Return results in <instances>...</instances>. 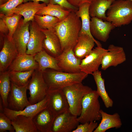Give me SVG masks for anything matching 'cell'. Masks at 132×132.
Masks as SVG:
<instances>
[{"mask_svg": "<svg viewBox=\"0 0 132 132\" xmlns=\"http://www.w3.org/2000/svg\"><path fill=\"white\" fill-rule=\"evenodd\" d=\"M81 27L80 18L73 11H71L55 26L54 29L59 39L63 51L73 49L77 43Z\"/></svg>", "mask_w": 132, "mask_h": 132, "instance_id": "cell-1", "label": "cell"}, {"mask_svg": "<svg viewBox=\"0 0 132 132\" xmlns=\"http://www.w3.org/2000/svg\"><path fill=\"white\" fill-rule=\"evenodd\" d=\"M43 75L47 91L62 90L70 85L82 83L88 75L82 71L69 73L51 69H46L43 72Z\"/></svg>", "mask_w": 132, "mask_h": 132, "instance_id": "cell-2", "label": "cell"}, {"mask_svg": "<svg viewBox=\"0 0 132 132\" xmlns=\"http://www.w3.org/2000/svg\"><path fill=\"white\" fill-rule=\"evenodd\" d=\"M107 21L116 27L128 25L132 21V1L130 0H115L108 9Z\"/></svg>", "mask_w": 132, "mask_h": 132, "instance_id": "cell-3", "label": "cell"}, {"mask_svg": "<svg viewBox=\"0 0 132 132\" xmlns=\"http://www.w3.org/2000/svg\"><path fill=\"white\" fill-rule=\"evenodd\" d=\"M99 97L96 91L93 90L84 96L81 103V113L77 118L79 123L83 124L101 119Z\"/></svg>", "mask_w": 132, "mask_h": 132, "instance_id": "cell-4", "label": "cell"}, {"mask_svg": "<svg viewBox=\"0 0 132 132\" xmlns=\"http://www.w3.org/2000/svg\"><path fill=\"white\" fill-rule=\"evenodd\" d=\"M62 90L68 104L69 111L73 115L79 116L81 113L83 97L93 90L90 87L84 85L82 83L70 85Z\"/></svg>", "mask_w": 132, "mask_h": 132, "instance_id": "cell-5", "label": "cell"}, {"mask_svg": "<svg viewBox=\"0 0 132 132\" xmlns=\"http://www.w3.org/2000/svg\"><path fill=\"white\" fill-rule=\"evenodd\" d=\"M27 89L29 91L28 100L31 104L40 101L46 97L47 87L42 72L38 69L34 70L29 80Z\"/></svg>", "mask_w": 132, "mask_h": 132, "instance_id": "cell-6", "label": "cell"}, {"mask_svg": "<svg viewBox=\"0 0 132 132\" xmlns=\"http://www.w3.org/2000/svg\"><path fill=\"white\" fill-rule=\"evenodd\" d=\"M28 85L19 86L11 82V89L8 98L7 108L13 110H21L31 105L27 96Z\"/></svg>", "mask_w": 132, "mask_h": 132, "instance_id": "cell-7", "label": "cell"}, {"mask_svg": "<svg viewBox=\"0 0 132 132\" xmlns=\"http://www.w3.org/2000/svg\"><path fill=\"white\" fill-rule=\"evenodd\" d=\"M108 51L102 46H97L90 53L81 60L80 67L81 71L88 75L92 74L99 70L104 54Z\"/></svg>", "mask_w": 132, "mask_h": 132, "instance_id": "cell-8", "label": "cell"}, {"mask_svg": "<svg viewBox=\"0 0 132 132\" xmlns=\"http://www.w3.org/2000/svg\"><path fill=\"white\" fill-rule=\"evenodd\" d=\"M77 116L69 110L56 116L51 129V132H72L79 124Z\"/></svg>", "mask_w": 132, "mask_h": 132, "instance_id": "cell-9", "label": "cell"}, {"mask_svg": "<svg viewBox=\"0 0 132 132\" xmlns=\"http://www.w3.org/2000/svg\"><path fill=\"white\" fill-rule=\"evenodd\" d=\"M30 22H25L23 19L20 20L18 27L12 36V41L19 55L26 54L30 37L29 26Z\"/></svg>", "mask_w": 132, "mask_h": 132, "instance_id": "cell-10", "label": "cell"}, {"mask_svg": "<svg viewBox=\"0 0 132 132\" xmlns=\"http://www.w3.org/2000/svg\"><path fill=\"white\" fill-rule=\"evenodd\" d=\"M29 29L30 37L26 54L34 55L43 50V43L45 36L34 20L30 22Z\"/></svg>", "mask_w": 132, "mask_h": 132, "instance_id": "cell-11", "label": "cell"}, {"mask_svg": "<svg viewBox=\"0 0 132 132\" xmlns=\"http://www.w3.org/2000/svg\"><path fill=\"white\" fill-rule=\"evenodd\" d=\"M108 51L104 55L101 64V69L105 70L109 67H114L121 64L126 60V55L123 47L110 44Z\"/></svg>", "mask_w": 132, "mask_h": 132, "instance_id": "cell-12", "label": "cell"}, {"mask_svg": "<svg viewBox=\"0 0 132 132\" xmlns=\"http://www.w3.org/2000/svg\"><path fill=\"white\" fill-rule=\"evenodd\" d=\"M48 102L47 108L56 116L69 110V106L62 90L47 91Z\"/></svg>", "mask_w": 132, "mask_h": 132, "instance_id": "cell-13", "label": "cell"}, {"mask_svg": "<svg viewBox=\"0 0 132 132\" xmlns=\"http://www.w3.org/2000/svg\"><path fill=\"white\" fill-rule=\"evenodd\" d=\"M56 58L58 65L62 71L69 73H77L81 72L80 68L81 60L77 58L74 53L73 49L63 51Z\"/></svg>", "mask_w": 132, "mask_h": 132, "instance_id": "cell-14", "label": "cell"}, {"mask_svg": "<svg viewBox=\"0 0 132 132\" xmlns=\"http://www.w3.org/2000/svg\"><path fill=\"white\" fill-rule=\"evenodd\" d=\"M116 27L111 22L103 21L95 17H91L90 31L92 35L98 40L106 42L109 37L111 31Z\"/></svg>", "mask_w": 132, "mask_h": 132, "instance_id": "cell-15", "label": "cell"}, {"mask_svg": "<svg viewBox=\"0 0 132 132\" xmlns=\"http://www.w3.org/2000/svg\"><path fill=\"white\" fill-rule=\"evenodd\" d=\"M41 29L45 36L43 43V50L51 56L57 57L62 53L63 50L59 39L54 28Z\"/></svg>", "mask_w": 132, "mask_h": 132, "instance_id": "cell-16", "label": "cell"}, {"mask_svg": "<svg viewBox=\"0 0 132 132\" xmlns=\"http://www.w3.org/2000/svg\"><path fill=\"white\" fill-rule=\"evenodd\" d=\"M19 55L12 40L7 36L4 37L3 45L0 52V72L7 71L13 61Z\"/></svg>", "mask_w": 132, "mask_h": 132, "instance_id": "cell-17", "label": "cell"}, {"mask_svg": "<svg viewBox=\"0 0 132 132\" xmlns=\"http://www.w3.org/2000/svg\"><path fill=\"white\" fill-rule=\"evenodd\" d=\"M48 102V99L47 95L42 101L36 104L29 105L22 110L16 111L5 107L3 112L11 120L20 115L33 118L38 113L47 107Z\"/></svg>", "mask_w": 132, "mask_h": 132, "instance_id": "cell-18", "label": "cell"}, {"mask_svg": "<svg viewBox=\"0 0 132 132\" xmlns=\"http://www.w3.org/2000/svg\"><path fill=\"white\" fill-rule=\"evenodd\" d=\"M95 43L97 46H102L99 41L89 35L85 34L79 35L77 43L73 49L75 55L81 60L84 58L91 52Z\"/></svg>", "mask_w": 132, "mask_h": 132, "instance_id": "cell-19", "label": "cell"}, {"mask_svg": "<svg viewBox=\"0 0 132 132\" xmlns=\"http://www.w3.org/2000/svg\"><path fill=\"white\" fill-rule=\"evenodd\" d=\"M38 68V65L34 55L25 54L18 55L7 70L8 72L24 71Z\"/></svg>", "mask_w": 132, "mask_h": 132, "instance_id": "cell-20", "label": "cell"}, {"mask_svg": "<svg viewBox=\"0 0 132 132\" xmlns=\"http://www.w3.org/2000/svg\"><path fill=\"white\" fill-rule=\"evenodd\" d=\"M47 5L44 3L32 1L22 3L11 13L10 16L14 14L20 15L23 17V21L26 22L33 21L36 13Z\"/></svg>", "mask_w": 132, "mask_h": 132, "instance_id": "cell-21", "label": "cell"}, {"mask_svg": "<svg viewBox=\"0 0 132 132\" xmlns=\"http://www.w3.org/2000/svg\"><path fill=\"white\" fill-rule=\"evenodd\" d=\"M56 117L47 108L38 113L33 118L39 132H51V129Z\"/></svg>", "mask_w": 132, "mask_h": 132, "instance_id": "cell-22", "label": "cell"}, {"mask_svg": "<svg viewBox=\"0 0 132 132\" xmlns=\"http://www.w3.org/2000/svg\"><path fill=\"white\" fill-rule=\"evenodd\" d=\"M100 112L101 120L100 123L93 132H105L111 128H120L122 122L119 114L115 113L113 114H109L101 109Z\"/></svg>", "mask_w": 132, "mask_h": 132, "instance_id": "cell-23", "label": "cell"}, {"mask_svg": "<svg viewBox=\"0 0 132 132\" xmlns=\"http://www.w3.org/2000/svg\"><path fill=\"white\" fill-rule=\"evenodd\" d=\"M34 58L38 65V69L43 72L47 69H51L62 71L58 66L57 59L42 50L34 55Z\"/></svg>", "mask_w": 132, "mask_h": 132, "instance_id": "cell-24", "label": "cell"}, {"mask_svg": "<svg viewBox=\"0 0 132 132\" xmlns=\"http://www.w3.org/2000/svg\"><path fill=\"white\" fill-rule=\"evenodd\" d=\"M112 2V0H93L90 3L89 8L90 17L107 21L106 12Z\"/></svg>", "mask_w": 132, "mask_h": 132, "instance_id": "cell-25", "label": "cell"}, {"mask_svg": "<svg viewBox=\"0 0 132 132\" xmlns=\"http://www.w3.org/2000/svg\"><path fill=\"white\" fill-rule=\"evenodd\" d=\"M11 122L16 132H39L32 118L20 115Z\"/></svg>", "mask_w": 132, "mask_h": 132, "instance_id": "cell-26", "label": "cell"}, {"mask_svg": "<svg viewBox=\"0 0 132 132\" xmlns=\"http://www.w3.org/2000/svg\"><path fill=\"white\" fill-rule=\"evenodd\" d=\"M92 75L96 85V91L102 100L105 107L107 108L112 107L113 102L106 91L104 84L105 80L102 77L101 72L98 70L93 73Z\"/></svg>", "mask_w": 132, "mask_h": 132, "instance_id": "cell-27", "label": "cell"}, {"mask_svg": "<svg viewBox=\"0 0 132 132\" xmlns=\"http://www.w3.org/2000/svg\"><path fill=\"white\" fill-rule=\"evenodd\" d=\"M90 3H84L79 8L76 12L77 15L81 19L82 27L79 35L87 34L95 39L91 34L90 31V16L89 8Z\"/></svg>", "mask_w": 132, "mask_h": 132, "instance_id": "cell-28", "label": "cell"}, {"mask_svg": "<svg viewBox=\"0 0 132 132\" xmlns=\"http://www.w3.org/2000/svg\"><path fill=\"white\" fill-rule=\"evenodd\" d=\"M71 11L58 5L49 4L42 8L36 14L41 16L51 15L56 17L61 21L66 17Z\"/></svg>", "mask_w": 132, "mask_h": 132, "instance_id": "cell-29", "label": "cell"}, {"mask_svg": "<svg viewBox=\"0 0 132 132\" xmlns=\"http://www.w3.org/2000/svg\"><path fill=\"white\" fill-rule=\"evenodd\" d=\"M0 94L3 106L7 108L8 99L11 90V82L8 71L0 72Z\"/></svg>", "mask_w": 132, "mask_h": 132, "instance_id": "cell-30", "label": "cell"}, {"mask_svg": "<svg viewBox=\"0 0 132 132\" xmlns=\"http://www.w3.org/2000/svg\"><path fill=\"white\" fill-rule=\"evenodd\" d=\"M35 70L24 71L8 72L11 82L19 86H23L28 84L29 79Z\"/></svg>", "mask_w": 132, "mask_h": 132, "instance_id": "cell-31", "label": "cell"}, {"mask_svg": "<svg viewBox=\"0 0 132 132\" xmlns=\"http://www.w3.org/2000/svg\"><path fill=\"white\" fill-rule=\"evenodd\" d=\"M34 20L42 29H52L60 20L57 18L46 15L41 16L36 14Z\"/></svg>", "mask_w": 132, "mask_h": 132, "instance_id": "cell-32", "label": "cell"}, {"mask_svg": "<svg viewBox=\"0 0 132 132\" xmlns=\"http://www.w3.org/2000/svg\"><path fill=\"white\" fill-rule=\"evenodd\" d=\"M22 16L21 15L16 14L11 16H7L0 13V18L3 20L8 28L9 32L7 37L10 40H12L13 34L18 27Z\"/></svg>", "mask_w": 132, "mask_h": 132, "instance_id": "cell-33", "label": "cell"}, {"mask_svg": "<svg viewBox=\"0 0 132 132\" xmlns=\"http://www.w3.org/2000/svg\"><path fill=\"white\" fill-rule=\"evenodd\" d=\"M24 0H9L5 4L0 5V13L10 16L11 12Z\"/></svg>", "mask_w": 132, "mask_h": 132, "instance_id": "cell-34", "label": "cell"}, {"mask_svg": "<svg viewBox=\"0 0 132 132\" xmlns=\"http://www.w3.org/2000/svg\"><path fill=\"white\" fill-rule=\"evenodd\" d=\"M7 131L14 132L15 130L12 126L11 120L3 112H0V132Z\"/></svg>", "mask_w": 132, "mask_h": 132, "instance_id": "cell-35", "label": "cell"}, {"mask_svg": "<svg viewBox=\"0 0 132 132\" xmlns=\"http://www.w3.org/2000/svg\"><path fill=\"white\" fill-rule=\"evenodd\" d=\"M97 122L95 121L87 122L79 124L72 132H92L98 125Z\"/></svg>", "mask_w": 132, "mask_h": 132, "instance_id": "cell-36", "label": "cell"}, {"mask_svg": "<svg viewBox=\"0 0 132 132\" xmlns=\"http://www.w3.org/2000/svg\"><path fill=\"white\" fill-rule=\"evenodd\" d=\"M49 4L58 5L71 11L76 12L78 9L71 5L67 0H50Z\"/></svg>", "mask_w": 132, "mask_h": 132, "instance_id": "cell-37", "label": "cell"}, {"mask_svg": "<svg viewBox=\"0 0 132 132\" xmlns=\"http://www.w3.org/2000/svg\"><path fill=\"white\" fill-rule=\"evenodd\" d=\"M0 37H4L7 36L9 32L8 28L3 20L0 19Z\"/></svg>", "mask_w": 132, "mask_h": 132, "instance_id": "cell-38", "label": "cell"}, {"mask_svg": "<svg viewBox=\"0 0 132 132\" xmlns=\"http://www.w3.org/2000/svg\"><path fill=\"white\" fill-rule=\"evenodd\" d=\"M93 0H67L72 5L78 8L83 4L86 3H90Z\"/></svg>", "mask_w": 132, "mask_h": 132, "instance_id": "cell-39", "label": "cell"}, {"mask_svg": "<svg viewBox=\"0 0 132 132\" xmlns=\"http://www.w3.org/2000/svg\"><path fill=\"white\" fill-rule=\"evenodd\" d=\"M32 1L37 2L41 1L46 4L47 5L49 4L50 0H24L23 3L28 1Z\"/></svg>", "mask_w": 132, "mask_h": 132, "instance_id": "cell-40", "label": "cell"}, {"mask_svg": "<svg viewBox=\"0 0 132 132\" xmlns=\"http://www.w3.org/2000/svg\"><path fill=\"white\" fill-rule=\"evenodd\" d=\"M9 0H0V5H3L6 3Z\"/></svg>", "mask_w": 132, "mask_h": 132, "instance_id": "cell-41", "label": "cell"}, {"mask_svg": "<svg viewBox=\"0 0 132 132\" xmlns=\"http://www.w3.org/2000/svg\"><path fill=\"white\" fill-rule=\"evenodd\" d=\"M115 0H112L113 2V1H115ZM130 0L131 1H132V0Z\"/></svg>", "mask_w": 132, "mask_h": 132, "instance_id": "cell-42", "label": "cell"}]
</instances>
